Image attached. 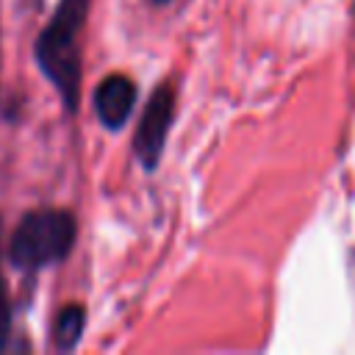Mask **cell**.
<instances>
[{
  "instance_id": "cell-7",
  "label": "cell",
  "mask_w": 355,
  "mask_h": 355,
  "mask_svg": "<svg viewBox=\"0 0 355 355\" xmlns=\"http://www.w3.org/2000/svg\"><path fill=\"white\" fill-rule=\"evenodd\" d=\"M153 3H158V6H164V3H169V0H153Z\"/></svg>"
},
{
  "instance_id": "cell-3",
  "label": "cell",
  "mask_w": 355,
  "mask_h": 355,
  "mask_svg": "<svg viewBox=\"0 0 355 355\" xmlns=\"http://www.w3.org/2000/svg\"><path fill=\"white\" fill-rule=\"evenodd\" d=\"M172 122H175V89L169 80H161L153 89L150 100L144 103V111L139 114L136 133L130 141V153L141 164L144 172L158 169Z\"/></svg>"
},
{
  "instance_id": "cell-4",
  "label": "cell",
  "mask_w": 355,
  "mask_h": 355,
  "mask_svg": "<svg viewBox=\"0 0 355 355\" xmlns=\"http://www.w3.org/2000/svg\"><path fill=\"white\" fill-rule=\"evenodd\" d=\"M92 105L105 130H111V133L122 130L136 105V83L125 72H111L97 83V89L92 94Z\"/></svg>"
},
{
  "instance_id": "cell-2",
  "label": "cell",
  "mask_w": 355,
  "mask_h": 355,
  "mask_svg": "<svg viewBox=\"0 0 355 355\" xmlns=\"http://www.w3.org/2000/svg\"><path fill=\"white\" fill-rule=\"evenodd\" d=\"M78 239V222L67 208H33L22 214L8 241V261L14 269L39 272L61 263Z\"/></svg>"
},
{
  "instance_id": "cell-5",
  "label": "cell",
  "mask_w": 355,
  "mask_h": 355,
  "mask_svg": "<svg viewBox=\"0 0 355 355\" xmlns=\"http://www.w3.org/2000/svg\"><path fill=\"white\" fill-rule=\"evenodd\" d=\"M83 324H86V311L78 302H69L58 311L55 322H53V341L58 352H69L78 347L80 336H83Z\"/></svg>"
},
{
  "instance_id": "cell-1",
  "label": "cell",
  "mask_w": 355,
  "mask_h": 355,
  "mask_svg": "<svg viewBox=\"0 0 355 355\" xmlns=\"http://www.w3.org/2000/svg\"><path fill=\"white\" fill-rule=\"evenodd\" d=\"M92 0H58L47 25L33 42L39 72L53 83L67 114L80 103V33L86 28Z\"/></svg>"
},
{
  "instance_id": "cell-6",
  "label": "cell",
  "mask_w": 355,
  "mask_h": 355,
  "mask_svg": "<svg viewBox=\"0 0 355 355\" xmlns=\"http://www.w3.org/2000/svg\"><path fill=\"white\" fill-rule=\"evenodd\" d=\"M0 236H3V222H0ZM8 338H11V297L3 277V250H0V352L8 347Z\"/></svg>"
}]
</instances>
